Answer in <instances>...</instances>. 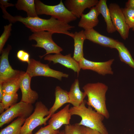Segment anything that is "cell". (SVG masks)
Instances as JSON below:
<instances>
[{"mask_svg": "<svg viewBox=\"0 0 134 134\" xmlns=\"http://www.w3.org/2000/svg\"><path fill=\"white\" fill-rule=\"evenodd\" d=\"M106 0H100L95 6L100 14L104 18L106 23L107 32L112 33L116 31L112 22L110 12L106 4Z\"/></svg>", "mask_w": 134, "mask_h": 134, "instance_id": "cell-21", "label": "cell"}, {"mask_svg": "<svg viewBox=\"0 0 134 134\" xmlns=\"http://www.w3.org/2000/svg\"><path fill=\"white\" fill-rule=\"evenodd\" d=\"M29 37L30 40H34L36 44L32 46L35 47H39L45 50L46 53L42 56H40V59L51 53L58 54L60 53L63 49L58 45L53 40L52 36L53 34L48 31H39L33 32Z\"/></svg>", "mask_w": 134, "mask_h": 134, "instance_id": "cell-6", "label": "cell"}, {"mask_svg": "<svg viewBox=\"0 0 134 134\" xmlns=\"http://www.w3.org/2000/svg\"><path fill=\"white\" fill-rule=\"evenodd\" d=\"M100 14L96 6L92 7L87 13L82 15L78 26L85 30L93 28L99 23L98 16Z\"/></svg>", "mask_w": 134, "mask_h": 134, "instance_id": "cell-17", "label": "cell"}, {"mask_svg": "<svg viewBox=\"0 0 134 134\" xmlns=\"http://www.w3.org/2000/svg\"><path fill=\"white\" fill-rule=\"evenodd\" d=\"M69 103L73 106L78 107L80 105L84 100L86 94L80 89L79 81L78 79H75L72 84L68 92Z\"/></svg>", "mask_w": 134, "mask_h": 134, "instance_id": "cell-18", "label": "cell"}, {"mask_svg": "<svg viewBox=\"0 0 134 134\" xmlns=\"http://www.w3.org/2000/svg\"><path fill=\"white\" fill-rule=\"evenodd\" d=\"M108 88L107 85L99 82L88 83L82 87L88 97L87 104L106 119L110 117L106 103V94Z\"/></svg>", "mask_w": 134, "mask_h": 134, "instance_id": "cell-3", "label": "cell"}, {"mask_svg": "<svg viewBox=\"0 0 134 134\" xmlns=\"http://www.w3.org/2000/svg\"><path fill=\"white\" fill-rule=\"evenodd\" d=\"M15 6L17 9L26 12L28 17H38L36 10L34 0H18Z\"/></svg>", "mask_w": 134, "mask_h": 134, "instance_id": "cell-22", "label": "cell"}, {"mask_svg": "<svg viewBox=\"0 0 134 134\" xmlns=\"http://www.w3.org/2000/svg\"><path fill=\"white\" fill-rule=\"evenodd\" d=\"M112 24L123 39L126 40L129 36L130 29L127 24L122 9L117 4L111 3L108 7Z\"/></svg>", "mask_w": 134, "mask_h": 134, "instance_id": "cell-10", "label": "cell"}, {"mask_svg": "<svg viewBox=\"0 0 134 134\" xmlns=\"http://www.w3.org/2000/svg\"><path fill=\"white\" fill-rule=\"evenodd\" d=\"M86 102L84 100L79 106L70 108L71 115H78L81 118V121L78 123L79 125L97 131L101 134H109L102 122L104 117L93 110L91 106L86 107Z\"/></svg>", "mask_w": 134, "mask_h": 134, "instance_id": "cell-2", "label": "cell"}, {"mask_svg": "<svg viewBox=\"0 0 134 134\" xmlns=\"http://www.w3.org/2000/svg\"><path fill=\"white\" fill-rule=\"evenodd\" d=\"M70 104L66 105L57 113L52 115L48 122L55 130H58L63 125L70 124L72 116L69 112Z\"/></svg>", "mask_w": 134, "mask_h": 134, "instance_id": "cell-15", "label": "cell"}, {"mask_svg": "<svg viewBox=\"0 0 134 134\" xmlns=\"http://www.w3.org/2000/svg\"><path fill=\"white\" fill-rule=\"evenodd\" d=\"M58 134H65L64 130L60 131Z\"/></svg>", "mask_w": 134, "mask_h": 134, "instance_id": "cell-36", "label": "cell"}, {"mask_svg": "<svg viewBox=\"0 0 134 134\" xmlns=\"http://www.w3.org/2000/svg\"><path fill=\"white\" fill-rule=\"evenodd\" d=\"M31 77L26 72L23 75L20 85L22 97L21 101L32 104L38 98V95L31 88Z\"/></svg>", "mask_w": 134, "mask_h": 134, "instance_id": "cell-14", "label": "cell"}, {"mask_svg": "<svg viewBox=\"0 0 134 134\" xmlns=\"http://www.w3.org/2000/svg\"><path fill=\"white\" fill-rule=\"evenodd\" d=\"M74 40V51L73 57L77 62H79L83 58V45L86 39L84 31L82 30L74 33L73 38Z\"/></svg>", "mask_w": 134, "mask_h": 134, "instance_id": "cell-19", "label": "cell"}, {"mask_svg": "<svg viewBox=\"0 0 134 134\" xmlns=\"http://www.w3.org/2000/svg\"><path fill=\"white\" fill-rule=\"evenodd\" d=\"M126 23L130 28L134 31V10L126 7L122 9Z\"/></svg>", "mask_w": 134, "mask_h": 134, "instance_id": "cell-29", "label": "cell"}, {"mask_svg": "<svg viewBox=\"0 0 134 134\" xmlns=\"http://www.w3.org/2000/svg\"><path fill=\"white\" fill-rule=\"evenodd\" d=\"M114 61L112 59L105 62H95L87 60L84 57L79 62L81 69L90 70L102 75H112L113 72L111 66Z\"/></svg>", "mask_w": 134, "mask_h": 134, "instance_id": "cell-11", "label": "cell"}, {"mask_svg": "<svg viewBox=\"0 0 134 134\" xmlns=\"http://www.w3.org/2000/svg\"><path fill=\"white\" fill-rule=\"evenodd\" d=\"M25 72L17 78L0 84L3 93L12 94L17 93L20 88L22 77Z\"/></svg>", "mask_w": 134, "mask_h": 134, "instance_id": "cell-25", "label": "cell"}, {"mask_svg": "<svg viewBox=\"0 0 134 134\" xmlns=\"http://www.w3.org/2000/svg\"><path fill=\"white\" fill-rule=\"evenodd\" d=\"M51 116L47 107L41 101L37 102L33 112L26 119L20 134H32L33 130L38 126L45 125Z\"/></svg>", "mask_w": 134, "mask_h": 134, "instance_id": "cell-5", "label": "cell"}, {"mask_svg": "<svg viewBox=\"0 0 134 134\" xmlns=\"http://www.w3.org/2000/svg\"><path fill=\"white\" fill-rule=\"evenodd\" d=\"M60 131L59 130H54L49 125L41 127L34 134H58Z\"/></svg>", "mask_w": 134, "mask_h": 134, "instance_id": "cell-30", "label": "cell"}, {"mask_svg": "<svg viewBox=\"0 0 134 134\" xmlns=\"http://www.w3.org/2000/svg\"><path fill=\"white\" fill-rule=\"evenodd\" d=\"M86 39L105 47L115 49L118 41L100 34L94 28L84 31Z\"/></svg>", "mask_w": 134, "mask_h": 134, "instance_id": "cell-16", "label": "cell"}, {"mask_svg": "<svg viewBox=\"0 0 134 134\" xmlns=\"http://www.w3.org/2000/svg\"><path fill=\"white\" fill-rule=\"evenodd\" d=\"M12 23H10L4 27V30L0 37V53H1L3 47L10 35L12 31Z\"/></svg>", "mask_w": 134, "mask_h": 134, "instance_id": "cell-28", "label": "cell"}, {"mask_svg": "<svg viewBox=\"0 0 134 134\" xmlns=\"http://www.w3.org/2000/svg\"><path fill=\"white\" fill-rule=\"evenodd\" d=\"M1 86H0V101L1 100L3 95Z\"/></svg>", "mask_w": 134, "mask_h": 134, "instance_id": "cell-35", "label": "cell"}, {"mask_svg": "<svg viewBox=\"0 0 134 134\" xmlns=\"http://www.w3.org/2000/svg\"><path fill=\"white\" fill-rule=\"evenodd\" d=\"M11 49V45L8 44L5 48L3 49L1 53L0 84L17 78L25 72L13 69L10 65L8 56Z\"/></svg>", "mask_w": 134, "mask_h": 134, "instance_id": "cell-9", "label": "cell"}, {"mask_svg": "<svg viewBox=\"0 0 134 134\" xmlns=\"http://www.w3.org/2000/svg\"><path fill=\"white\" fill-rule=\"evenodd\" d=\"M26 72L31 77L42 76L53 77L61 80L62 77L67 78L68 74L50 68L48 64L41 63L33 59H30Z\"/></svg>", "mask_w": 134, "mask_h": 134, "instance_id": "cell-8", "label": "cell"}, {"mask_svg": "<svg viewBox=\"0 0 134 134\" xmlns=\"http://www.w3.org/2000/svg\"><path fill=\"white\" fill-rule=\"evenodd\" d=\"M125 7L134 10V0H128L126 3Z\"/></svg>", "mask_w": 134, "mask_h": 134, "instance_id": "cell-34", "label": "cell"}, {"mask_svg": "<svg viewBox=\"0 0 134 134\" xmlns=\"http://www.w3.org/2000/svg\"><path fill=\"white\" fill-rule=\"evenodd\" d=\"M18 99L17 93L14 94H3L0 101V113L3 112L4 109H7L10 107L16 104Z\"/></svg>", "mask_w": 134, "mask_h": 134, "instance_id": "cell-26", "label": "cell"}, {"mask_svg": "<svg viewBox=\"0 0 134 134\" xmlns=\"http://www.w3.org/2000/svg\"><path fill=\"white\" fill-rule=\"evenodd\" d=\"M9 0H0V5L3 6L5 8L10 7L13 6L15 5L12 3H10L8 2Z\"/></svg>", "mask_w": 134, "mask_h": 134, "instance_id": "cell-33", "label": "cell"}, {"mask_svg": "<svg viewBox=\"0 0 134 134\" xmlns=\"http://www.w3.org/2000/svg\"><path fill=\"white\" fill-rule=\"evenodd\" d=\"M85 134H101L99 132L83 126Z\"/></svg>", "mask_w": 134, "mask_h": 134, "instance_id": "cell-32", "label": "cell"}, {"mask_svg": "<svg viewBox=\"0 0 134 134\" xmlns=\"http://www.w3.org/2000/svg\"><path fill=\"white\" fill-rule=\"evenodd\" d=\"M35 7L37 15H49L65 23H69L76 20L77 18L65 6L62 0L54 5L45 4L39 0H35Z\"/></svg>", "mask_w": 134, "mask_h": 134, "instance_id": "cell-4", "label": "cell"}, {"mask_svg": "<svg viewBox=\"0 0 134 134\" xmlns=\"http://www.w3.org/2000/svg\"><path fill=\"white\" fill-rule=\"evenodd\" d=\"M3 14V17L7 20L10 23L17 22L22 23L33 32L39 31L50 32L54 33L65 34L73 38V33L69 30L75 27L59 20L52 17L48 19L38 17H23L21 16H13L9 14L3 6H1Z\"/></svg>", "mask_w": 134, "mask_h": 134, "instance_id": "cell-1", "label": "cell"}, {"mask_svg": "<svg viewBox=\"0 0 134 134\" xmlns=\"http://www.w3.org/2000/svg\"><path fill=\"white\" fill-rule=\"evenodd\" d=\"M64 131L65 134H85L83 126L78 123L65 125Z\"/></svg>", "mask_w": 134, "mask_h": 134, "instance_id": "cell-27", "label": "cell"}, {"mask_svg": "<svg viewBox=\"0 0 134 134\" xmlns=\"http://www.w3.org/2000/svg\"><path fill=\"white\" fill-rule=\"evenodd\" d=\"M115 49L118 52L120 60L134 69V60L123 43L118 41Z\"/></svg>", "mask_w": 134, "mask_h": 134, "instance_id": "cell-23", "label": "cell"}, {"mask_svg": "<svg viewBox=\"0 0 134 134\" xmlns=\"http://www.w3.org/2000/svg\"><path fill=\"white\" fill-rule=\"evenodd\" d=\"M44 60L52 62L54 64L59 63L66 67L72 70L77 73L78 75L81 69L78 62L69 54L64 55L60 53L54 55H47L44 56Z\"/></svg>", "mask_w": 134, "mask_h": 134, "instance_id": "cell-12", "label": "cell"}, {"mask_svg": "<svg viewBox=\"0 0 134 134\" xmlns=\"http://www.w3.org/2000/svg\"><path fill=\"white\" fill-rule=\"evenodd\" d=\"M26 119L18 117L9 125L1 129L0 134H20L22 127Z\"/></svg>", "mask_w": 134, "mask_h": 134, "instance_id": "cell-24", "label": "cell"}, {"mask_svg": "<svg viewBox=\"0 0 134 134\" xmlns=\"http://www.w3.org/2000/svg\"><path fill=\"white\" fill-rule=\"evenodd\" d=\"M33 110L32 104L20 101L1 114L0 127L8 124L17 117L26 119L32 113Z\"/></svg>", "mask_w": 134, "mask_h": 134, "instance_id": "cell-7", "label": "cell"}, {"mask_svg": "<svg viewBox=\"0 0 134 134\" xmlns=\"http://www.w3.org/2000/svg\"><path fill=\"white\" fill-rule=\"evenodd\" d=\"M99 1L98 0H66L64 4L73 14L79 18L85 9L95 6Z\"/></svg>", "mask_w": 134, "mask_h": 134, "instance_id": "cell-13", "label": "cell"}, {"mask_svg": "<svg viewBox=\"0 0 134 134\" xmlns=\"http://www.w3.org/2000/svg\"><path fill=\"white\" fill-rule=\"evenodd\" d=\"M55 100L54 103L49 110L51 116L65 104L69 103L68 92L59 86L56 87L55 90Z\"/></svg>", "mask_w": 134, "mask_h": 134, "instance_id": "cell-20", "label": "cell"}, {"mask_svg": "<svg viewBox=\"0 0 134 134\" xmlns=\"http://www.w3.org/2000/svg\"><path fill=\"white\" fill-rule=\"evenodd\" d=\"M17 57L20 61L26 62L28 64L30 62V54L23 50H19L17 52Z\"/></svg>", "mask_w": 134, "mask_h": 134, "instance_id": "cell-31", "label": "cell"}]
</instances>
